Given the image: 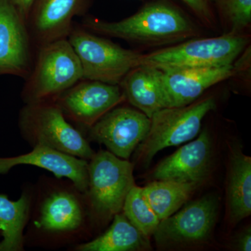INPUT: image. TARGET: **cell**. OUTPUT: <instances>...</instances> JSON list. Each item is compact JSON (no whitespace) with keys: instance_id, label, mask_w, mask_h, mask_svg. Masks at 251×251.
I'll list each match as a JSON object with an SVG mask.
<instances>
[{"instance_id":"obj_16","label":"cell","mask_w":251,"mask_h":251,"mask_svg":"<svg viewBox=\"0 0 251 251\" xmlns=\"http://www.w3.org/2000/svg\"><path fill=\"white\" fill-rule=\"evenodd\" d=\"M30 152L14 157H0V175H6L15 166L29 165L50 172L57 178L71 180L82 193L88 185V161L58 150L36 145Z\"/></svg>"},{"instance_id":"obj_4","label":"cell","mask_w":251,"mask_h":251,"mask_svg":"<svg viewBox=\"0 0 251 251\" xmlns=\"http://www.w3.org/2000/svg\"><path fill=\"white\" fill-rule=\"evenodd\" d=\"M36 52L21 93L24 103L55 100L83 79L80 60L67 39L44 44Z\"/></svg>"},{"instance_id":"obj_18","label":"cell","mask_w":251,"mask_h":251,"mask_svg":"<svg viewBox=\"0 0 251 251\" xmlns=\"http://www.w3.org/2000/svg\"><path fill=\"white\" fill-rule=\"evenodd\" d=\"M226 205L231 224H237L251 214V158L237 148L229 154Z\"/></svg>"},{"instance_id":"obj_8","label":"cell","mask_w":251,"mask_h":251,"mask_svg":"<svg viewBox=\"0 0 251 251\" xmlns=\"http://www.w3.org/2000/svg\"><path fill=\"white\" fill-rule=\"evenodd\" d=\"M67 39L78 57L85 80L120 85L140 65L143 54L124 49L82 26L74 25Z\"/></svg>"},{"instance_id":"obj_21","label":"cell","mask_w":251,"mask_h":251,"mask_svg":"<svg viewBox=\"0 0 251 251\" xmlns=\"http://www.w3.org/2000/svg\"><path fill=\"white\" fill-rule=\"evenodd\" d=\"M199 186L155 180L143 187V190L148 202L161 221L179 210Z\"/></svg>"},{"instance_id":"obj_22","label":"cell","mask_w":251,"mask_h":251,"mask_svg":"<svg viewBox=\"0 0 251 251\" xmlns=\"http://www.w3.org/2000/svg\"><path fill=\"white\" fill-rule=\"evenodd\" d=\"M122 211L131 224L148 239L153 235L161 222L148 202L143 187L136 185L127 195Z\"/></svg>"},{"instance_id":"obj_9","label":"cell","mask_w":251,"mask_h":251,"mask_svg":"<svg viewBox=\"0 0 251 251\" xmlns=\"http://www.w3.org/2000/svg\"><path fill=\"white\" fill-rule=\"evenodd\" d=\"M219 200L207 195L160 222L153 236L156 245L170 249L208 242L215 227Z\"/></svg>"},{"instance_id":"obj_25","label":"cell","mask_w":251,"mask_h":251,"mask_svg":"<svg viewBox=\"0 0 251 251\" xmlns=\"http://www.w3.org/2000/svg\"><path fill=\"white\" fill-rule=\"evenodd\" d=\"M236 247L241 251H251V227L242 231L236 239Z\"/></svg>"},{"instance_id":"obj_5","label":"cell","mask_w":251,"mask_h":251,"mask_svg":"<svg viewBox=\"0 0 251 251\" xmlns=\"http://www.w3.org/2000/svg\"><path fill=\"white\" fill-rule=\"evenodd\" d=\"M18 128L31 148L44 145L87 161L95 153L54 100L25 103L18 115Z\"/></svg>"},{"instance_id":"obj_17","label":"cell","mask_w":251,"mask_h":251,"mask_svg":"<svg viewBox=\"0 0 251 251\" xmlns=\"http://www.w3.org/2000/svg\"><path fill=\"white\" fill-rule=\"evenodd\" d=\"M120 86L126 100L149 118L158 110L167 108L159 69L138 66L124 77Z\"/></svg>"},{"instance_id":"obj_1","label":"cell","mask_w":251,"mask_h":251,"mask_svg":"<svg viewBox=\"0 0 251 251\" xmlns=\"http://www.w3.org/2000/svg\"><path fill=\"white\" fill-rule=\"evenodd\" d=\"M93 233L84 193L71 180L40 176L33 186L25 246L71 249Z\"/></svg>"},{"instance_id":"obj_24","label":"cell","mask_w":251,"mask_h":251,"mask_svg":"<svg viewBox=\"0 0 251 251\" xmlns=\"http://www.w3.org/2000/svg\"><path fill=\"white\" fill-rule=\"evenodd\" d=\"M196 17L207 27L214 28L215 17L209 0H181Z\"/></svg>"},{"instance_id":"obj_10","label":"cell","mask_w":251,"mask_h":251,"mask_svg":"<svg viewBox=\"0 0 251 251\" xmlns=\"http://www.w3.org/2000/svg\"><path fill=\"white\" fill-rule=\"evenodd\" d=\"M54 100L71 123L89 129L126 99L119 85L82 79Z\"/></svg>"},{"instance_id":"obj_13","label":"cell","mask_w":251,"mask_h":251,"mask_svg":"<svg viewBox=\"0 0 251 251\" xmlns=\"http://www.w3.org/2000/svg\"><path fill=\"white\" fill-rule=\"evenodd\" d=\"M90 0H36L27 18L29 35L35 49L67 39L75 16L85 14Z\"/></svg>"},{"instance_id":"obj_6","label":"cell","mask_w":251,"mask_h":251,"mask_svg":"<svg viewBox=\"0 0 251 251\" xmlns=\"http://www.w3.org/2000/svg\"><path fill=\"white\" fill-rule=\"evenodd\" d=\"M249 39L227 32L217 37L193 39L142 56L140 65L159 70L220 67L232 64L246 49Z\"/></svg>"},{"instance_id":"obj_3","label":"cell","mask_w":251,"mask_h":251,"mask_svg":"<svg viewBox=\"0 0 251 251\" xmlns=\"http://www.w3.org/2000/svg\"><path fill=\"white\" fill-rule=\"evenodd\" d=\"M134 165L106 150L88 161V185L84 194L94 232L103 228L121 212L126 198L135 186Z\"/></svg>"},{"instance_id":"obj_14","label":"cell","mask_w":251,"mask_h":251,"mask_svg":"<svg viewBox=\"0 0 251 251\" xmlns=\"http://www.w3.org/2000/svg\"><path fill=\"white\" fill-rule=\"evenodd\" d=\"M212 142L203 130L198 138L178 149L153 169L154 180L201 184L211 171Z\"/></svg>"},{"instance_id":"obj_23","label":"cell","mask_w":251,"mask_h":251,"mask_svg":"<svg viewBox=\"0 0 251 251\" xmlns=\"http://www.w3.org/2000/svg\"><path fill=\"white\" fill-rule=\"evenodd\" d=\"M227 23V32L242 34L250 26L251 0H214Z\"/></svg>"},{"instance_id":"obj_26","label":"cell","mask_w":251,"mask_h":251,"mask_svg":"<svg viewBox=\"0 0 251 251\" xmlns=\"http://www.w3.org/2000/svg\"><path fill=\"white\" fill-rule=\"evenodd\" d=\"M36 0H11L21 17L27 23L31 8Z\"/></svg>"},{"instance_id":"obj_20","label":"cell","mask_w":251,"mask_h":251,"mask_svg":"<svg viewBox=\"0 0 251 251\" xmlns=\"http://www.w3.org/2000/svg\"><path fill=\"white\" fill-rule=\"evenodd\" d=\"M74 251H139L150 249L145 237L123 212L114 216L108 229L97 237L71 248Z\"/></svg>"},{"instance_id":"obj_7","label":"cell","mask_w":251,"mask_h":251,"mask_svg":"<svg viewBox=\"0 0 251 251\" xmlns=\"http://www.w3.org/2000/svg\"><path fill=\"white\" fill-rule=\"evenodd\" d=\"M215 99L207 97L181 107H168L153 114L150 130L135 150V161L149 166L158 151L194 139L204 117L216 108Z\"/></svg>"},{"instance_id":"obj_12","label":"cell","mask_w":251,"mask_h":251,"mask_svg":"<svg viewBox=\"0 0 251 251\" xmlns=\"http://www.w3.org/2000/svg\"><path fill=\"white\" fill-rule=\"evenodd\" d=\"M34 49L26 21L11 0H0V75L25 80L34 62Z\"/></svg>"},{"instance_id":"obj_2","label":"cell","mask_w":251,"mask_h":251,"mask_svg":"<svg viewBox=\"0 0 251 251\" xmlns=\"http://www.w3.org/2000/svg\"><path fill=\"white\" fill-rule=\"evenodd\" d=\"M82 27L104 37L163 46L196 37L198 29L181 9L167 0H151L135 14L117 22L87 18Z\"/></svg>"},{"instance_id":"obj_15","label":"cell","mask_w":251,"mask_h":251,"mask_svg":"<svg viewBox=\"0 0 251 251\" xmlns=\"http://www.w3.org/2000/svg\"><path fill=\"white\" fill-rule=\"evenodd\" d=\"M236 72L237 69L233 64L220 67L161 71L162 86L167 108L185 106L192 103L204 91L234 76Z\"/></svg>"},{"instance_id":"obj_11","label":"cell","mask_w":251,"mask_h":251,"mask_svg":"<svg viewBox=\"0 0 251 251\" xmlns=\"http://www.w3.org/2000/svg\"><path fill=\"white\" fill-rule=\"evenodd\" d=\"M151 120L128 107H115L89 128V142L105 145L108 151L128 160L148 135Z\"/></svg>"},{"instance_id":"obj_27","label":"cell","mask_w":251,"mask_h":251,"mask_svg":"<svg viewBox=\"0 0 251 251\" xmlns=\"http://www.w3.org/2000/svg\"><path fill=\"white\" fill-rule=\"evenodd\" d=\"M0 237H1V231H0Z\"/></svg>"},{"instance_id":"obj_19","label":"cell","mask_w":251,"mask_h":251,"mask_svg":"<svg viewBox=\"0 0 251 251\" xmlns=\"http://www.w3.org/2000/svg\"><path fill=\"white\" fill-rule=\"evenodd\" d=\"M32 185L23 188L21 198L11 201L0 193V251H24V233L30 211Z\"/></svg>"}]
</instances>
